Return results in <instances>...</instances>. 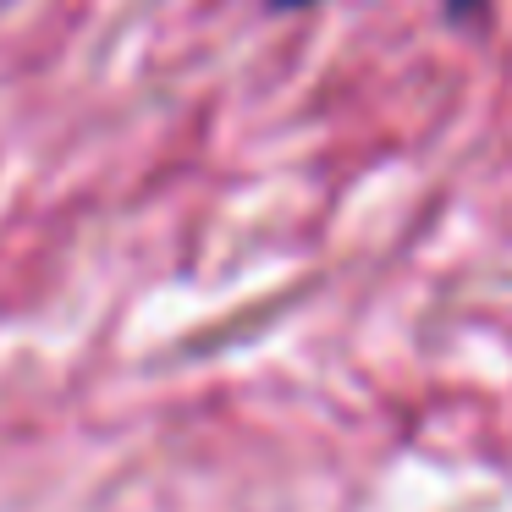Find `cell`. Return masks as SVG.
<instances>
[{
	"label": "cell",
	"mask_w": 512,
	"mask_h": 512,
	"mask_svg": "<svg viewBox=\"0 0 512 512\" xmlns=\"http://www.w3.org/2000/svg\"><path fill=\"white\" fill-rule=\"evenodd\" d=\"M270 6H281V12H292V6H314V0H270Z\"/></svg>",
	"instance_id": "obj_1"
}]
</instances>
